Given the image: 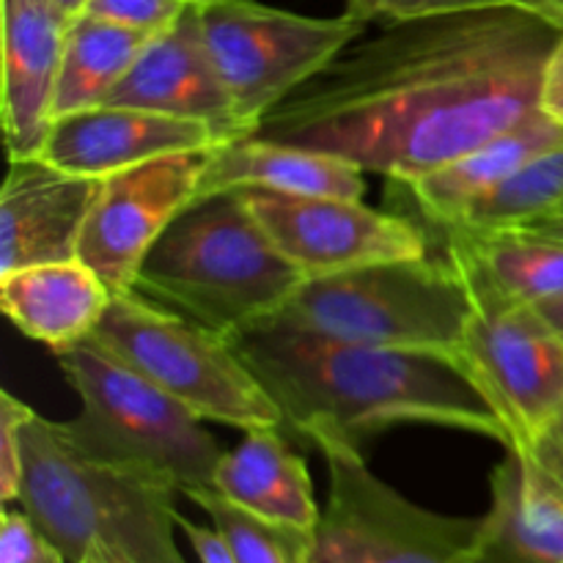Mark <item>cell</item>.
Instances as JSON below:
<instances>
[{
    "label": "cell",
    "mask_w": 563,
    "mask_h": 563,
    "mask_svg": "<svg viewBox=\"0 0 563 563\" xmlns=\"http://www.w3.org/2000/svg\"><path fill=\"white\" fill-rule=\"evenodd\" d=\"M561 33L517 3L385 25L350 44L253 135L405 185L542 110L544 66Z\"/></svg>",
    "instance_id": "obj_1"
},
{
    "label": "cell",
    "mask_w": 563,
    "mask_h": 563,
    "mask_svg": "<svg viewBox=\"0 0 563 563\" xmlns=\"http://www.w3.org/2000/svg\"><path fill=\"white\" fill-rule=\"evenodd\" d=\"M302 443L357 449L401 423L462 429L509 449V432L460 355L385 350L267 319L229 335Z\"/></svg>",
    "instance_id": "obj_2"
},
{
    "label": "cell",
    "mask_w": 563,
    "mask_h": 563,
    "mask_svg": "<svg viewBox=\"0 0 563 563\" xmlns=\"http://www.w3.org/2000/svg\"><path fill=\"white\" fill-rule=\"evenodd\" d=\"M176 493L154 473L88 454L64 421L33 412L22 429L16 500L69 563L88 553L115 563H185L174 533Z\"/></svg>",
    "instance_id": "obj_3"
},
{
    "label": "cell",
    "mask_w": 563,
    "mask_h": 563,
    "mask_svg": "<svg viewBox=\"0 0 563 563\" xmlns=\"http://www.w3.org/2000/svg\"><path fill=\"white\" fill-rule=\"evenodd\" d=\"M308 280L262 229L240 190L196 198L137 269L148 300L234 335L273 319Z\"/></svg>",
    "instance_id": "obj_4"
},
{
    "label": "cell",
    "mask_w": 563,
    "mask_h": 563,
    "mask_svg": "<svg viewBox=\"0 0 563 563\" xmlns=\"http://www.w3.org/2000/svg\"><path fill=\"white\" fill-rule=\"evenodd\" d=\"M273 319L350 344L460 355L473 295L451 258H394L302 280Z\"/></svg>",
    "instance_id": "obj_5"
},
{
    "label": "cell",
    "mask_w": 563,
    "mask_h": 563,
    "mask_svg": "<svg viewBox=\"0 0 563 563\" xmlns=\"http://www.w3.org/2000/svg\"><path fill=\"white\" fill-rule=\"evenodd\" d=\"M55 357L80 399V416L64 421L77 445L154 473L181 495L212 487L223 449L181 401L91 339Z\"/></svg>",
    "instance_id": "obj_6"
},
{
    "label": "cell",
    "mask_w": 563,
    "mask_h": 563,
    "mask_svg": "<svg viewBox=\"0 0 563 563\" xmlns=\"http://www.w3.org/2000/svg\"><path fill=\"white\" fill-rule=\"evenodd\" d=\"M91 341L119 357L201 421L284 429V416L225 335L148 300L137 289L113 291Z\"/></svg>",
    "instance_id": "obj_7"
},
{
    "label": "cell",
    "mask_w": 563,
    "mask_h": 563,
    "mask_svg": "<svg viewBox=\"0 0 563 563\" xmlns=\"http://www.w3.org/2000/svg\"><path fill=\"white\" fill-rule=\"evenodd\" d=\"M198 11L212 64L247 135L366 31L350 14L306 16L256 0H218Z\"/></svg>",
    "instance_id": "obj_8"
},
{
    "label": "cell",
    "mask_w": 563,
    "mask_h": 563,
    "mask_svg": "<svg viewBox=\"0 0 563 563\" xmlns=\"http://www.w3.org/2000/svg\"><path fill=\"white\" fill-rule=\"evenodd\" d=\"M330 493L311 563H476L482 520L421 509L374 476L361 451L322 449Z\"/></svg>",
    "instance_id": "obj_9"
},
{
    "label": "cell",
    "mask_w": 563,
    "mask_h": 563,
    "mask_svg": "<svg viewBox=\"0 0 563 563\" xmlns=\"http://www.w3.org/2000/svg\"><path fill=\"white\" fill-rule=\"evenodd\" d=\"M451 262L473 295L460 361L504 421L509 449H531L563 410V339L537 308L506 300L467 264Z\"/></svg>",
    "instance_id": "obj_10"
},
{
    "label": "cell",
    "mask_w": 563,
    "mask_h": 563,
    "mask_svg": "<svg viewBox=\"0 0 563 563\" xmlns=\"http://www.w3.org/2000/svg\"><path fill=\"white\" fill-rule=\"evenodd\" d=\"M240 192L273 245L306 278H322L394 258L429 256L421 225L401 214L366 207L363 198Z\"/></svg>",
    "instance_id": "obj_11"
},
{
    "label": "cell",
    "mask_w": 563,
    "mask_h": 563,
    "mask_svg": "<svg viewBox=\"0 0 563 563\" xmlns=\"http://www.w3.org/2000/svg\"><path fill=\"white\" fill-rule=\"evenodd\" d=\"M212 152L165 154L108 176L82 229L77 258L113 291L135 289L146 253L198 198Z\"/></svg>",
    "instance_id": "obj_12"
},
{
    "label": "cell",
    "mask_w": 563,
    "mask_h": 563,
    "mask_svg": "<svg viewBox=\"0 0 563 563\" xmlns=\"http://www.w3.org/2000/svg\"><path fill=\"white\" fill-rule=\"evenodd\" d=\"M104 104L196 121L212 130L220 143L247 135L212 64L198 5H190L174 25L148 38Z\"/></svg>",
    "instance_id": "obj_13"
},
{
    "label": "cell",
    "mask_w": 563,
    "mask_h": 563,
    "mask_svg": "<svg viewBox=\"0 0 563 563\" xmlns=\"http://www.w3.org/2000/svg\"><path fill=\"white\" fill-rule=\"evenodd\" d=\"M102 181L36 157L9 159L0 190V275L77 258Z\"/></svg>",
    "instance_id": "obj_14"
},
{
    "label": "cell",
    "mask_w": 563,
    "mask_h": 563,
    "mask_svg": "<svg viewBox=\"0 0 563 563\" xmlns=\"http://www.w3.org/2000/svg\"><path fill=\"white\" fill-rule=\"evenodd\" d=\"M3 135L9 159L42 154L71 16L55 0H0Z\"/></svg>",
    "instance_id": "obj_15"
},
{
    "label": "cell",
    "mask_w": 563,
    "mask_h": 563,
    "mask_svg": "<svg viewBox=\"0 0 563 563\" xmlns=\"http://www.w3.org/2000/svg\"><path fill=\"white\" fill-rule=\"evenodd\" d=\"M218 146H223L218 135L196 121L124 104H99L55 119L42 157L71 174L108 179L165 154Z\"/></svg>",
    "instance_id": "obj_16"
},
{
    "label": "cell",
    "mask_w": 563,
    "mask_h": 563,
    "mask_svg": "<svg viewBox=\"0 0 563 563\" xmlns=\"http://www.w3.org/2000/svg\"><path fill=\"white\" fill-rule=\"evenodd\" d=\"M489 493L476 563H563V493L528 451L506 449Z\"/></svg>",
    "instance_id": "obj_17"
},
{
    "label": "cell",
    "mask_w": 563,
    "mask_h": 563,
    "mask_svg": "<svg viewBox=\"0 0 563 563\" xmlns=\"http://www.w3.org/2000/svg\"><path fill=\"white\" fill-rule=\"evenodd\" d=\"M113 289L80 258L0 275V308L27 339L55 355L93 335Z\"/></svg>",
    "instance_id": "obj_18"
},
{
    "label": "cell",
    "mask_w": 563,
    "mask_h": 563,
    "mask_svg": "<svg viewBox=\"0 0 563 563\" xmlns=\"http://www.w3.org/2000/svg\"><path fill=\"white\" fill-rule=\"evenodd\" d=\"M366 170L350 159L258 135L236 137L212 152L198 198L231 190H267L284 196L363 198Z\"/></svg>",
    "instance_id": "obj_19"
},
{
    "label": "cell",
    "mask_w": 563,
    "mask_h": 563,
    "mask_svg": "<svg viewBox=\"0 0 563 563\" xmlns=\"http://www.w3.org/2000/svg\"><path fill=\"white\" fill-rule=\"evenodd\" d=\"M555 146H563V126L537 110L520 124L484 141L482 146L460 154L418 179L405 181L401 187L418 207L421 218L443 231L460 223L462 214L487 192H493L506 176Z\"/></svg>",
    "instance_id": "obj_20"
},
{
    "label": "cell",
    "mask_w": 563,
    "mask_h": 563,
    "mask_svg": "<svg viewBox=\"0 0 563 563\" xmlns=\"http://www.w3.org/2000/svg\"><path fill=\"white\" fill-rule=\"evenodd\" d=\"M212 489L256 515L311 531L322 517L311 473L280 429H247L245 440L220 456Z\"/></svg>",
    "instance_id": "obj_21"
},
{
    "label": "cell",
    "mask_w": 563,
    "mask_h": 563,
    "mask_svg": "<svg viewBox=\"0 0 563 563\" xmlns=\"http://www.w3.org/2000/svg\"><path fill=\"white\" fill-rule=\"evenodd\" d=\"M443 234L449 256L467 264L506 300L537 308L563 295V242L555 236L537 231Z\"/></svg>",
    "instance_id": "obj_22"
},
{
    "label": "cell",
    "mask_w": 563,
    "mask_h": 563,
    "mask_svg": "<svg viewBox=\"0 0 563 563\" xmlns=\"http://www.w3.org/2000/svg\"><path fill=\"white\" fill-rule=\"evenodd\" d=\"M148 38H152L148 33L99 16H75L66 36L58 86H55L53 121L108 102Z\"/></svg>",
    "instance_id": "obj_23"
},
{
    "label": "cell",
    "mask_w": 563,
    "mask_h": 563,
    "mask_svg": "<svg viewBox=\"0 0 563 563\" xmlns=\"http://www.w3.org/2000/svg\"><path fill=\"white\" fill-rule=\"evenodd\" d=\"M563 209V146L539 154L531 163L506 176L493 192L473 203L460 223L443 231L495 234L522 231L559 218Z\"/></svg>",
    "instance_id": "obj_24"
},
{
    "label": "cell",
    "mask_w": 563,
    "mask_h": 563,
    "mask_svg": "<svg viewBox=\"0 0 563 563\" xmlns=\"http://www.w3.org/2000/svg\"><path fill=\"white\" fill-rule=\"evenodd\" d=\"M185 495L207 511L212 528L229 544L236 563H311V528L269 520L234 504L212 487L190 489Z\"/></svg>",
    "instance_id": "obj_25"
},
{
    "label": "cell",
    "mask_w": 563,
    "mask_h": 563,
    "mask_svg": "<svg viewBox=\"0 0 563 563\" xmlns=\"http://www.w3.org/2000/svg\"><path fill=\"white\" fill-rule=\"evenodd\" d=\"M517 0H346V14L361 20L363 25H401V22L432 20V16L462 14V11L495 9L511 5Z\"/></svg>",
    "instance_id": "obj_26"
},
{
    "label": "cell",
    "mask_w": 563,
    "mask_h": 563,
    "mask_svg": "<svg viewBox=\"0 0 563 563\" xmlns=\"http://www.w3.org/2000/svg\"><path fill=\"white\" fill-rule=\"evenodd\" d=\"M190 5L187 0H88L82 14L154 36L174 25Z\"/></svg>",
    "instance_id": "obj_27"
},
{
    "label": "cell",
    "mask_w": 563,
    "mask_h": 563,
    "mask_svg": "<svg viewBox=\"0 0 563 563\" xmlns=\"http://www.w3.org/2000/svg\"><path fill=\"white\" fill-rule=\"evenodd\" d=\"M33 410L11 390H0V500L5 506L20 498L22 429Z\"/></svg>",
    "instance_id": "obj_28"
},
{
    "label": "cell",
    "mask_w": 563,
    "mask_h": 563,
    "mask_svg": "<svg viewBox=\"0 0 563 563\" xmlns=\"http://www.w3.org/2000/svg\"><path fill=\"white\" fill-rule=\"evenodd\" d=\"M0 563H69L38 531L25 511L3 509L0 517Z\"/></svg>",
    "instance_id": "obj_29"
},
{
    "label": "cell",
    "mask_w": 563,
    "mask_h": 563,
    "mask_svg": "<svg viewBox=\"0 0 563 563\" xmlns=\"http://www.w3.org/2000/svg\"><path fill=\"white\" fill-rule=\"evenodd\" d=\"M528 456L539 465V471L563 493V410L548 423L542 434L526 449Z\"/></svg>",
    "instance_id": "obj_30"
},
{
    "label": "cell",
    "mask_w": 563,
    "mask_h": 563,
    "mask_svg": "<svg viewBox=\"0 0 563 563\" xmlns=\"http://www.w3.org/2000/svg\"><path fill=\"white\" fill-rule=\"evenodd\" d=\"M179 528L181 533L187 537V542H190V548L196 550L198 561L201 563H236L234 553L229 550V544L223 542V537H220L214 528H203V526H196V522H190L187 517L179 515Z\"/></svg>",
    "instance_id": "obj_31"
},
{
    "label": "cell",
    "mask_w": 563,
    "mask_h": 563,
    "mask_svg": "<svg viewBox=\"0 0 563 563\" xmlns=\"http://www.w3.org/2000/svg\"><path fill=\"white\" fill-rule=\"evenodd\" d=\"M539 108L563 126V33L559 36V42H555L553 53H550L548 66H544Z\"/></svg>",
    "instance_id": "obj_32"
},
{
    "label": "cell",
    "mask_w": 563,
    "mask_h": 563,
    "mask_svg": "<svg viewBox=\"0 0 563 563\" xmlns=\"http://www.w3.org/2000/svg\"><path fill=\"white\" fill-rule=\"evenodd\" d=\"M517 5L533 11V14H539L542 20H548V22H553L559 31H563V0H517Z\"/></svg>",
    "instance_id": "obj_33"
},
{
    "label": "cell",
    "mask_w": 563,
    "mask_h": 563,
    "mask_svg": "<svg viewBox=\"0 0 563 563\" xmlns=\"http://www.w3.org/2000/svg\"><path fill=\"white\" fill-rule=\"evenodd\" d=\"M537 311L542 313L544 322H548L550 328H553L555 333H559L563 339V295L553 297V300H548V302H542V306H537Z\"/></svg>",
    "instance_id": "obj_34"
},
{
    "label": "cell",
    "mask_w": 563,
    "mask_h": 563,
    "mask_svg": "<svg viewBox=\"0 0 563 563\" xmlns=\"http://www.w3.org/2000/svg\"><path fill=\"white\" fill-rule=\"evenodd\" d=\"M522 231H537V234L555 236V240H561V242H563V218L544 220V223H537V225H531V229H522Z\"/></svg>",
    "instance_id": "obj_35"
},
{
    "label": "cell",
    "mask_w": 563,
    "mask_h": 563,
    "mask_svg": "<svg viewBox=\"0 0 563 563\" xmlns=\"http://www.w3.org/2000/svg\"><path fill=\"white\" fill-rule=\"evenodd\" d=\"M55 3H58L60 9H64L66 14L71 16V20H75V16H80L82 11H86V3H88V0H55Z\"/></svg>",
    "instance_id": "obj_36"
},
{
    "label": "cell",
    "mask_w": 563,
    "mask_h": 563,
    "mask_svg": "<svg viewBox=\"0 0 563 563\" xmlns=\"http://www.w3.org/2000/svg\"><path fill=\"white\" fill-rule=\"evenodd\" d=\"M82 563H115V561H110L104 553H88L86 561H82Z\"/></svg>",
    "instance_id": "obj_37"
},
{
    "label": "cell",
    "mask_w": 563,
    "mask_h": 563,
    "mask_svg": "<svg viewBox=\"0 0 563 563\" xmlns=\"http://www.w3.org/2000/svg\"><path fill=\"white\" fill-rule=\"evenodd\" d=\"M187 3H192V5H209V3H218V0H187Z\"/></svg>",
    "instance_id": "obj_38"
},
{
    "label": "cell",
    "mask_w": 563,
    "mask_h": 563,
    "mask_svg": "<svg viewBox=\"0 0 563 563\" xmlns=\"http://www.w3.org/2000/svg\"><path fill=\"white\" fill-rule=\"evenodd\" d=\"M559 218H563V209H561V214H559Z\"/></svg>",
    "instance_id": "obj_39"
}]
</instances>
